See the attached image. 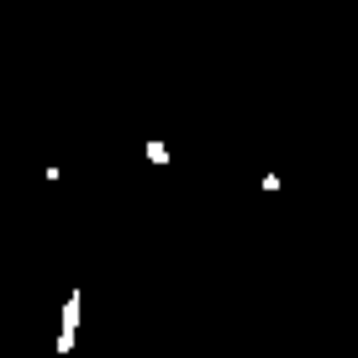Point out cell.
Instances as JSON below:
<instances>
[{
  "label": "cell",
  "instance_id": "2",
  "mask_svg": "<svg viewBox=\"0 0 358 358\" xmlns=\"http://www.w3.org/2000/svg\"><path fill=\"white\" fill-rule=\"evenodd\" d=\"M143 153H148V158H153V164H174V158H169V148H164V143H158V137H148V148H143Z\"/></svg>",
  "mask_w": 358,
  "mask_h": 358
},
{
  "label": "cell",
  "instance_id": "1",
  "mask_svg": "<svg viewBox=\"0 0 358 358\" xmlns=\"http://www.w3.org/2000/svg\"><path fill=\"white\" fill-rule=\"evenodd\" d=\"M74 332H79V290H69V301H64V327H58V348H53L58 358L74 353Z\"/></svg>",
  "mask_w": 358,
  "mask_h": 358
}]
</instances>
